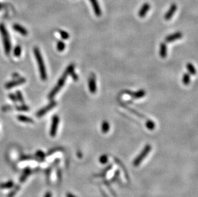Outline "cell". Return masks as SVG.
<instances>
[{"label":"cell","instance_id":"6da1fadb","mask_svg":"<svg viewBox=\"0 0 198 197\" xmlns=\"http://www.w3.org/2000/svg\"><path fill=\"white\" fill-rule=\"evenodd\" d=\"M74 69H75V65H74V64H73V63L72 64H70L68 67H67L66 71L63 72L62 76L61 77V78H60L59 80L58 81V83L56 84V85L53 89V90L50 91V93L48 95L49 99H52V98L57 94L59 90L62 89L63 85H64L67 77L70 74V73L73 70H74Z\"/></svg>","mask_w":198,"mask_h":197},{"label":"cell","instance_id":"7a4b0ae2","mask_svg":"<svg viewBox=\"0 0 198 197\" xmlns=\"http://www.w3.org/2000/svg\"><path fill=\"white\" fill-rule=\"evenodd\" d=\"M33 52H34V55L35 56V58H36L41 79L42 80L46 81L47 79L46 69L44 62L43 60V58H42V56L41 55L39 49L37 47H35L33 49Z\"/></svg>","mask_w":198,"mask_h":197},{"label":"cell","instance_id":"3957f363","mask_svg":"<svg viewBox=\"0 0 198 197\" xmlns=\"http://www.w3.org/2000/svg\"><path fill=\"white\" fill-rule=\"evenodd\" d=\"M0 33L1 35L6 55H9L11 51V42H10L9 34L3 24H0Z\"/></svg>","mask_w":198,"mask_h":197},{"label":"cell","instance_id":"277c9868","mask_svg":"<svg viewBox=\"0 0 198 197\" xmlns=\"http://www.w3.org/2000/svg\"><path fill=\"white\" fill-rule=\"evenodd\" d=\"M151 149V147L150 145H147L145 146V147L144 148V149L142 150V152H141L139 154V156H138L135 159H134L133 162V164L135 167H138L139 165L140 164L141 162H142L145 157H146L147 154H149V152H150V150Z\"/></svg>","mask_w":198,"mask_h":197},{"label":"cell","instance_id":"5b68a950","mask_svg":"<svg viewBox=\"0 0 198 197\" xmlns=\"http://www.w3.org/2000/svg\"><path fill=\"white\" fill-rule=\"evenodd\" d=\"M59 121H60V118L58 115H55L53 116V117L51 129H50V131H49V134H50V136L51 137H55L56 135Z\"/></svg>","mask_w":198,"mask_h":197},{"label":"cell","instance_id":"8992f818","mask_svg":"<svg viewBox=\"0 0 198 197\" xmlns=\"http://www.w3.org/2000/svg\"><path fill=\"white\" fill-rule=\"evenodd\" d=\"M56 106V102L55 101H51L50 103L48 104L46 106H45L44 108H42L41 110H40L38 111H37V117H41L42 116H44V115L46 114V113L48 112L49 111L51 110L54 107H55Z\"/></svg>","mask_w":198,"mask_h":197},{"label":"cell","instance_id":"52a82bcc","mask_svg":"<svg viewBox=\"0 0 198 197\" xmlns=\"http://www.w3.org/2000/svg\"><path fill=\"white\" fill-rule=\"evenodd\" d=\"M26 82V79L24 77H21L19 79H17L16 80L12 81L7 83L5 84V88L6 89H11L13 87L21 85V84H24Z\"/></svg>","mask_w":198,"mask_h":197},{"label":"cell","instance_id":"ba28073f","mask_svg":"<svg viewBox=\"0 0 198 197\" xmlns=\"http://www.w3.org/2000/svg\"><path fill=\"white\" fill-rule=\"evenodd\" d=\"M89 89L90 92L92 94H95L97 90V86H96V77L92 74V75L90 76L89 79Z\"/></svg>","mask_w":198,"mask_h":197},{"label":"cell","instance_id":"9c48e42d","mask_svg":"<svg viewBox=\"0 0 198 197\" xmlns=\"http://www.w3.org/2000/svg\"><path fill=\"white\" fill-rule=\"evenodd\" d=\"M89 1L91 3L92 6H93L95 15L97 17H100L102 14V12L100 5H99L98 2V0H89Z\"/></svg>","mask_w":198,"mask_h":197},{"label":"cell","instance_id":"30bf717a","mask_svg":"<svg viewBox=\"0 0 198 197\" xmlns=\"http://www.w3.org/2000/svg\"><path fill=\"white\" fill-rule=\"evenodd\" d=\"M176 10H177V5H176L175 3H173L170 6V8L168 10V11L166 12L165 14L164 18L165 20H169L171 19L172 16H174V13L176 12Z\"/></svg>","mask_w":198,"mask_h":197},{"label":"cell","instance_id":"8fae6325","mask_svg":"<svg viewBox=\"0 0 198 197\" xmlns=\"http://www.w3.org/2000/svg\"><path fill=\"white\" fill-rule=\"evenodd\" d=\"M150 5L148 3H145L142 5V6H141V8L140 9L139 11V16L140 17H144L146 16L147 13L148 11L150 10Z\"/></svg>","mask_w":198,"mask_h":197},{"label":"cell","instance_id":"7c38bea8","mask_svg":"<svg viewBox=\"0 0 198 197\" xmlns=\"http://www.w3.org/2000/svg\"><path fill=\"white\" fill-rule=\"evenodd\" d=\"M182 37V33L181 32H179V31H178V32H176L174 33L171 34L170 35H169V36L166 37L165 38V40L167 42H171L176 40H178Z\"/></svg>","mask_w":198,"mask_h":197},{"label":"cell","instance_id":"4fadbf2b","mask_svg":"<svg viewBox=\"0 0 198 197\" xmlns=\"http://www.w3.org/2000/svg\"><path fill=\"white\" fill-rule=\"evenodd\" d=\"M31 174V169L30 167H26L23 170V174L21 176L19 181L21 182H25L26 180L27 179V178L29 177Z\"/></svg>","mask_w":198,"mask_h":197},{"label":"cell","instance_id":"5bb4252c","mask_svg":"<svg viewBox=\"0 0 198 197\" xmlns=\"http://www.w3.org/2000/svg\"><path fill=\"white\" fill-rule=\"evenodd\" d=\"M13 29L17 31V33H19L21 35H24V36H26V35H28V31L25 28L23 27L22 26L19 25V24H15L13 26Z\"/></svg>","mask_w":198,"mask_h":197},{"label":"cell","instance_id":"9a60e30c","mask_svg":"<svg viewBox=\"0 0 198 197\" xmlns=\"http://www.w3.org/2000/svg\"><path fill=\"white\" fill-rule=\"evenodd\" d=\"M17 120L21 122H24V123H33V120L31 118V117H27V116L25 115H19L17 117Z\"/></svg>","mask_w":198,"mask_h":197},{"label":"cell","instance_id":"2e32d148","mask_svg":"<svg viewBox=\"0 0 198 197\" xmlns=\"http://www.w3.org/2000/svg\"><path fill=\"white\" fill-rule=\"evenodd\" d=\"M160 56L162 58H165L167 56V45L164 42L160 44Z\"/></svg>","mask_w":198,"mask_h":197},{"label":"cell","instance_id":"e0dca14e","mask_svg":"<svg viewBox=\"0 0 198 197\" xmlns=\"http://www.w3.org/2000/svg\"><path fill=\"white\" fill-rule=\"evenodd\" d=\"M14 186V182L12 181H9L6 182L1 183L0 184V188L1 189H10Z\"/></svg>","mask_w":198,"mask_h":197},{"label":"cell","instance_id":"ac0fdd59","mask_svg":"<svg viewBox=\"0 0 198 197\" xmlns=\"http://www.w3.org/2000/svg\"><path fill=\"white\" fill-rule=\"evenodd\" d=\"M146 95V91L144 90H139L136 92H132V96L134 98H140L143 97Z\"/></svg>","mask_w":198,"mask_h":197},{"label":"cell","instance_id":"d6986e66","mask_svg":"<svg viewBox=\"0 0 198 197\" xmlns=\"http://www.w3.org/2000/svg\"><path fill=\"white\" fill-rule=\"evenodd\" d=\"M110 129L109 123L107 121H104L101 125V131L103 133H107Z\"/></svg>","mask_w":198,"mask_h":197},{"label":"cell","instance_id":"ffe728a7","mask_svg":"<svg viewBox=\"0 0 198 197\" xmlns=\"http://www.w3.org/2000/svg\"><path fill=\"white\" fill-rule=\"evenodd\" d=\"M20 188H21V186L19 185L16 186L15 187H14V188L12 190V191L9 193L8 195H7V197H14V196L16 195V193L19 191Z\"/></svg>","mask_w":198,"mask_h":197},{"label":"cell","instance_id":"44dd1931","mask_svg":"<svg viewBox=\"0 0 198 197\" xmlns=\"http://www.w3.org/2000/svg\"><path fill=\"white\" fill-rule=\"evenodd\" d=\"M187 69L189 70L190 74H191L192 75H195L196 73V70L194 66L192 64V63H189L187 64Z\"/></svg>","mask_w":198,"mask_h":197},{"label":"cell","instance_id":"7402d4cb","mask_svg":"<svg viewBox=\"0 0 198 197\" xmlns=\"http://www.w3.org/2000/svg\"><path fill=\"white\" fill-rule=\"evenodd\" d=\"M182 81H183V83L185 85H188V84L190 83V77L189 74L185 73V74H183Z\"/></svg>","mask_w":198,"mask_h":197},{"label":"cell","instance_id":"603a6c76","mask_svg":"<svg viewBox=\"0 0 198 197\" xmlns=\"http://www.w3.org/2000/svg\"><path fill=\"white\" fill-rule=\"evenodd\" d=\"M46 155L44 154V152L43 151H42L41 150H37L36 153H35V156H36L37 158L39 159V161H42L45 159V157Z\"/></svg>","mask_w":198,"mask_h":197},{"label":"cell","instance_id":"cb8c5ba5","mask_svg":"<svg viewBox=\"0 0 198 197\" xmlns=\"http://www.w3.org/2000/svg\"><path fill=\"white\" fill-rule=\"evenodd\" d=\"M66 47V44L63 42L62 41H58L57 42V44H56V48H57V50L60 52L63 51L65 49Z\"/></svg>","mask_w":198,"mask_h":197},{"label":"cell","instance_id":"d4e9b609","mask_svg":"<svg viewBox=\"0 0 198 197\" xmlns=\"http://www.w3.org/2000/svg\"><path fill=\"white\" fill-rule=\"evenodd\" d=\"M146 126L148 129L152 131V130H153L155 128V124L153 121L151 120H147L146 122Z\"/></svg>","mask_w":198,"mask_h":197},{"label":"cell","instance_id":"484cf974","mask_svg":"<svg viewBox=\"0 0 198 197\" xmlns=\"http://www.w3.org/2000/svg\"><path fill=\"white\" fill-rule=\"evenodd\" d=\"M16 97L17 101H19L21 104H24V100L23 97V95L20 91H16Z\"/></svg>","mask_w":198,"mask_h":197},{"label":"cell","instance_id":"4316f807","mask_svg":"<svg viewBox=\"0 0 198 197\" xmlns=\"http://www.w3.org/2000/svg\"><path fill=\"white\" fill-rule=\"evenodd\" d=\"M21 54V47L20 45H16L14 49V55L15 56H17V57H19V56Z\"/></svg>","mask_w":198,"mask_h":197},{"label":"cell","instance_id":"83f0119b","mask_svg":"<svg viewBox=\"0 0 198 197\" xmlns=\"http://www.w3.org/2000/svg\"><path fill=\"white\" fill-rule=\"evenodd\" d=\"M58 31H59L60 35H61V36L63 39H64V40L68 39L69 37V35L68 32H67V31H63V30H59Z\"/></svg>","mask_w":198,"mask_h":197},{"label":"cell","instance_id":"f1b7e54d","mask_svg":"<svg viewBox=\"0 0 198 197\" xmlns=\"http://www.w3.org/2000/svg\"><path fill=\"white\" fill-rule=\"evenodd\" d=\"M16 110H19V111H28L30 110V108L28 106H27L26 105L23 104L22 106H17L16 107Z\"/></svg>","mask_w":198,"mask_h":197},{"label":"cell","instance_id":"f546056e","mask_svg":"<svg viewBox=\"0 0 198 197\" xmlns=\"http://www.w3.org/2000/svg\"><path fill=\"white\" fill-rule=\"evenodd\" d=\"M62 150V148H61V147L54 148V149H52L48 151V152L46 154V156H50V155H52L53 154H54L55 152H57V151H60V150Z\"/></svg>","mask_w":198,"mask_h":197},{"label":"cell","instance_id":"4dcf8cb0","mask_svg":"<svg viewBox=\"0 0 198 197\" xmlns=\"http://www.w3.org/2000/svg\"><path fill=\"white\" fill-rule=\"evenodd\" d=\"M99 161L102 164H106L108 162V157L107 155H103V156L100 157Z\"/></svg>","mask_w":198,"mask_h":197},{"label":"cell","instance_id":"1f68e13d","mask_svg":"<svg viewBox=\"0 0 198 197\" xmlns=\"http://www.w3.org/2000/svg\"><path fill=\"white\" fill-rule=\"evenodd\" d=\"M21 161H26V160H34L33 157L31 156H23L21 157Z\"/></svg>","mask_w":198,"mask_h":197},{"label":"cell","instance_id":"d6a6232c","mask_svg":"<svg viewBox=\"0 0 198 197\" xmlns=\"http://www.w3.org/2000/svg\"><path fill=\"white\" fill-rule=\"evenodd\" d=\"M70 75L71 76L72 78L74 81H78V76L74 72V70H73V71L70 73Z\"/></svg>","mask_w":198,"mask_h":197},{"label":"cell","instance_id":"836d02e7","mask_svg":"<svg viewBox=\"0 0 198 197\" xmlns=\"http://www.w3.org/2000/svg\"><path fill=\"white\" fill-rule=\"evenodd\" d=\"M9 97L10 98V99H11L13 102H14V103H16V102L17 101L16 96H15V95L13 94H10L9 95Z\"/></svg>","mask_w":198,"mask_h":197},{"label":"cell","instance_id":"e575fe53","mask_svg":"<svg viewBox=\"0 0 198 197\" xmlns=\"http://www.w3.org/2000/svg\"><path fill=\"white\" fill-rule=\"evenodd\" d=\"M44 197H52V193L50 191H48L45 193Z\"/></svg>","mask_w":198,"mask_h":197},{"label":"cell","instance_id":"d590c367","mask_svg":"<svg viewBox=\"0 0 198 197\" xmlns=\"http://www.w3.org/2000/svg\"><path fill=\"white\" fill-rule=\"evenodd\" d=\"M57 177H58V181H60L61 179V170H57Z\"/></svg>","mask_w":198,"mask_h":197},{"label":"cell","instance_id":"8d00e7d4","mask_svg":"<svg viewBox=\"0 0 198 197\" xmlns=\"http://www.w3.org/2000/svg\"><path fill=\"white\" fill-rule=\"evenodd\" d=\"M66 197H76L75 195H74L73 194L71 193H68L66 194Z\"/></svg>","mask_w":198,"mask_h":197},{"label":"cell","instance_id":"74e56055","mask_svg":"<svg viewBox=\"0 0 198 197\" xmlns=\"http://www.w3.org/2000/svg\"><path fill=\"white\" fill-rule=\"evenodd\" d=\"M78 156L79 157H82V153H81V152H78Z\"/></svg>","mask_w":198,"mask_h":197},{"label":"cell","instance_id":"f35d334b","mask_svg":"<svg viewBox=\"0 0 198 197\" xmlns=\"http://www.w3.org/2000/svg\"><path fill=\"white\" fill-rule=\"evenodd\" d=\"M1 9H2V5L1 4H0V10H1Z\"/></svg>","mask_w":198,"mask_h":197}]
</instances>
